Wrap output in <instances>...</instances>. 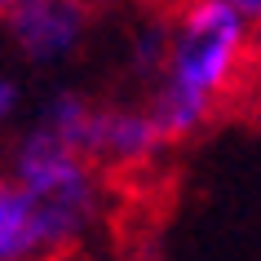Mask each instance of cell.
Masks as SVG:
<instances>
[{
	"mask_svg": "<svg viewBox=\"0 0 261 261\" xmlns=\"http://www.w3.org/2000/svg\"><path fill=\"white\" fill-rule=\"evenodd\" d=\"M168 58L151 84V102L168 142H186L217 120V111L239 93L257 27L226 0H186L168 9Z\"/></svg>",
	"mask_w": 261,
	"mask_h": 261,
	"instance_id": "6da1fadb",
	"label": "cell"
},
{
	"mask_svg": "<svg viewBox=\"0 0 261 261\" xmlns=\"http://www.w3.org/2000/svg\"><path fill=\"white\" fill-rule=\"evenodd\" d=\"M5 173L40 204L58 252L75 248L102 217V204H107L102 164H93L89 155H80L62 138H54L36 120L14 138Z\"/></svg>",
	"mask_w": 261,
	"mask_h": 261,
	"instance_id": "7a4b0ae2",
	"label": "cell"
},
{
	"mask_svg": "<svg viewBox=\"0 0 261 261\" xmlns=\"http://www.w3.org/2000/svg\"><path fill=\"white\" fill-rule=\"evenodd\" d=\"M9 54L22 67L58 71L89 44L93 31V0H22L0 22Z\"/></svg>",
	"mask_w": 261,
	"mask_h": 261,
	"instance_id": "3957f363",
	"label": "cell"
},
{
	"mask_svg": "<svg viewBox=\"0 0 261 261\" xmlns=\"http://www.w3.org/2000/svg\"><path fill=\"white\" fill-rule=\"evenodd\" d=\"M173 142L160 128L151 107H133V102H107L102 107V128H97V146H93V164L102 168H133L155 164Z\"/></svg>",
	"mask_w": 261,
	"mask_h": 261,
	"instance_id": "277c9868",
	"label": "cell"
},
{
	"mask_svg": "<svg viewBox=\"0 0 261 261\" xmlns=\"http://www.w3.org/2000/svg\"><path fill=\"white\" fill-rule=\"evenodd\" d=\"M49 257H58V244L40 204L9 173H0V261H49Z\"/></svg>",
	"mask_w": 261,
	"mask_h": 261,
	"instance_id": "5b68a950",
	"label": "cell"
},
{
	"mask_svg": "<svg viewBox=\"0 0 261 261\" xmlns=\"http://www.w3.org/2000/svg\"><path fill=\"white\" fill-rule=\"evenodd\" d=\"M168 31H173L168 9L138 18V27L128 31V54H124V62H128V71L146 89L155 84V75H160V67H164V58H168Z\"/></svg>",
	"mask_w": 261,
	"mask_h": 261,
	"instance_id": "8992f818",
	"label": "cell"
},
{
	"mask_svg": "<svg viewBox=\"0 0 261 261\" xmlns=\"http://www.w3.org/2000/svg\"><path fill=\"white\" fill-rule=\"evenodd\" d=\"M18 111H22V84H18L14 67L0 58V128H5V124H14Z\"/></svg>",
	"mask_w": 261,
	"mask_h": 261,
	"instance_id": "52a82bcc",
	"label": "cell"
},
{
	"mask_svg": "<svg viewBox=\"0 0 261 261\" xmlns=\"http://www.w3.org/2000/svg\"><path fill=\"white\" fill-rule=\"evenodd\" d=\"M226 5H234V9H239V14L261 31V0H226Z\"/></svg>",
	"mask_w": 261,
	"mask_h": 261,
	"instance_id": "ba28073f",
	"label": "cell"
},
{
	"mask_svg": "<svg viewBox=\"0 0 261 261\" xmlns=\"http://www.w3.org/2000/svg\"><path fill=\"white\" fill-rule=\"evenodd\" d=\"M18 5H22V0H0V22H5V18H9V14H14V9H18Z\"/></svg>",
	"mask_w": 261,
	"mask_h": 261,
	"instance_id": "9c48e42d",
	"label": "cell"
},
{
	"mask_svg": "<svg viewBox=\"0 0 261 261\" xmlns=\"http://www.w3.org/2000/svg\"><path fill=\"white\" fill-rule=\"evenodd\" d=\"M124 5H151V0H124Z\"/></svg>",
	"mask_w": 261,
	"mask_h": 261,
	"instance_id": "30bf717a",
	"label": "cell"
}]
</instances>
